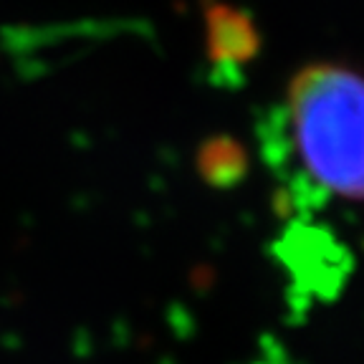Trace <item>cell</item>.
Returning a JSON list of instances; mask_svg holds the SVG:
<instances>
[{
    "instance_id": "cell-1",
    "label": "cell",
    "mask_w": 364,
    "mask_h": 364,
    "mask_svg": "<svg viewBox=\"0 0 364 364\" xmlns=\"http://www.w3.org/2000/svg\"><path fill=\"white\" fill-rule=\"evenodd\" d=\"M296 152L306 195L364 205V74L336 61L306 63L291 76L279 119Z\"/></svg>"
},
{
    "instance_id": "cell-3",
    "label": "cell",
    "mask_w": 364,
    "mask_h": 364,
    "mask_svg": "<svg viewBox=\"0 0 364 364\" xmlns=\"http://www.w3.org/2000/svg\"><path fill=\"white\" fill-rule=\"evenodd\" d=\"M281 258L301 289L326 296L344 281V248L321 228H289L281 240Z\"/></svg>"
},
{
    "instance_id": "cell-4",
    "label": "cell",
    "mask_w": 364,
    "mask_h": 364,
    "mask_svg": "<svg viewBox=\"0 0 364 364\" xmlns=\"http://www.w3.org/2000/svg\"><path fill=\"white\" fill-rule=\"evenodd\" d=\"M195 167L205 185L230 190L248 175V149L230 134H213L203 139L195 152Z\"/></svg>"
},
{
    "instance_id": "cell-2",
    "label": "cell",
    "mask_w": 364,
    "mask_h": 364,
    "mask_svg": "<svg viewBox=\"0 0 364 364\" xmlns=\"http://www.w3.org/2000/svg\"><path fill=\"white\" fill-rule=\"evenodd\" d=\"M263 36L248 11L225 0H205V53L223 81L240 71L261 53Z\"/></svg>"
}]
</instances>
